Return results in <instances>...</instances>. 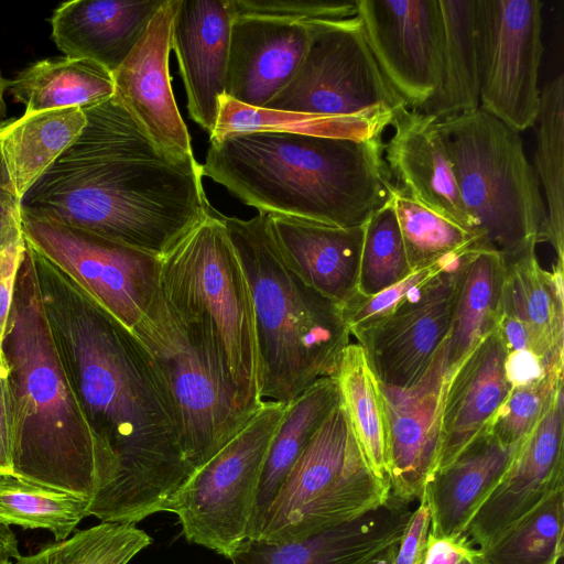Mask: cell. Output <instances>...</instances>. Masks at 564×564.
Returning <instances> with one entry per match:
<instances>
[{
	"instance_id": "1",
	"label": "cell",
	"mask_w": 564,
	"mask_h": 564,
	"mask_svg": "<svg viewBox=\"0 0 564 564\" xmlns=\"http://www.w3.org/2000/svg\"><path fill=\"white\" fill-rule=\"evenodd\" d=\"M35 263L65 368L99 441L89 516L135 524L170 512L194 470L150 358L131 329L39 253Z\"/></svg>"
},
{
	"instance_id": "2",
	"label": "cell",
	"mask_w": 564,
	"mask_h": 564,
	"mask_svg": "<svg viewBox=\"0 0 564 564\" xmlns=\"http://www.w3.org/2000/svg\"><path fill=\"white\" fill-rule=\"evenodd\" d=\"M83 110L80 135L21 210L161 257L210 205L203 165L158 148L116 95Z\"/></svg>"
},
{
	"instance_id": "3",
	"label": "cell",
	"mask_w": 564,
	"mask_h": 564,
	"mask_svg": "<svg viewBox=\"0 0 564 564\" xmlns=\"http://www.w3.org/2000/svg\"><path fill=\"white\" fill-rule=\"evenodd\" d=\"M202 165L259 213L340 228L362 225L397 188L383 137L230 133L209 141Z\"/></svg>"
},
{
	"instance_id": "4",
	"label": "cell",
	"mask_w": 564,
	"mask_h": 564,
	"mask_svg": "<svg viewBox=\"0 0 564 564\" xmlns=\"http://www.w3.org/2000/svg\"><path fill=\"white\" fill-rule=\"evenodd\" d=\"M1 348L17 413L13 475L91 501L99 441L65 368L28 242Z\"/></svg>"
},
{
	"instance_id": "5",
	"label": "cell",
	"mask_w": 564,
	"mask_h": 564,
	"mask_svg": "<svg viewBox=\"0 0 564 564\" xmlns=\"http://www.w3.org/2000/svg\"><path fill=\"white\" fill-rule=\"evenodd\" d=\"M221 220L251 294L261 398L288 404L317 380L336 376L351 343L343 307L290 267L268 215L243 220L221 214Z\"/></svg>"
},
{
	"instance_id": "6",
	"label": "cell",
	"mask_w": 564,
	"mask_h": 564,
	"mask_svg": "<svg viewBox=\"0 0 564 564\" xmlns=\"http://www.w3.org/2000/svg\"><path fill=\"white\" fill-rule=\"evenodd\" d=\"M131 332L163 383L184 457L195 473L260 406L240 393L210 326L174 308L160 284Z\"/></svg>"
},
{
	"instance_id": "7",
	"label": "cell",
	"mask_w": 564,
	"mask_h": 564,
	"mask_svg": "<svg viewBox=\"0 0 564 564\" xmlns=\"http://www.w3.org/2000/svg\"><path fill=\"white\" fill-rule=\"evenodd\" d=\"M476 250L505 262L544 242L546 207L520 132L480 108L438 120Z\"/></svg>"
},
{
	"instance_id": "8",
	"label": "cell",
	"mask_w": 564,
	"mask_h": 564,
	"mask_svg": "<svg viewBox=\"0 0 564 564\" xmlns=\"http://www.w3.org/2000/svg\"><path fill=\"white\" fill-rule=\"evenodd\" d=\"M159 284L174 308L210 326L237 388L259 408L263 400L251 294L221 214L212 205L160 257Z\"/></svg>"
},
{
	"instance_id": "9",
	"label": "cell",
	"mask_w": 564,
	"mask_h": 564,
	"mask_svg": "<svg viewBox=\"0 0 564 564\" xmlns=\"http://www.w3.org/2000/svg\"><path fill=\"white\" fill-rule=\"evenodd\" d=\"M389 497V481L370 470L339 401L293 465L253 540L305 539L357 519Z\"/></svg>"
},
{
	"instance_id": "10",
	"label": "cell",
	"mask_w": 564,
	"mask_h": 564,
	"mask_svg": "<svg viewBox=\"0 0 564 564\" xmlns=\"http://www.w3.org/2000/svg\"><path fill=\"white\" fill-rule=\"evenodd\" d=\"M286 409L264 400L247 425L194 473L170 509L189 543L229 558L249 539L265 459Z\"/></svg>"
},
{
	"instance_id": "11",
	"label": "cell",
	"mask_w": 564,
	"mask_h": 564,
	"mask_svg": "<svg viewBox=\"0 0 564 564\" xmlns=\"http://www.w3.org/2000/svg\"><path fill=\"white\" fill-rule=\"evenodd\" d=\"M311 25L300 67L264 108L349 118L387 130L406 106L380 70L357 15Z\"/></svg>"
},
{
	"instance_id": "12",
	"label": "cell",
	"mask_w": 564,
	"mask_h": 564,
	"mask_svg": "<svg viewBox=\"0 0 564 564\" xmlns=\"http://www.w3.org/2000/svg\"><path fill=\"white\" fill-rule=\"evenodd\" d=\"M26 242L95 303L132 329L159 285L160 257L21 210Z\"/></svg>"
},
{
	"instance_id": "13",
	"label": "cell",
	"mask_w": 564,
	"mask_h": 564,
	"mask_svg": "<svg viewBox=\"0 0 564 564\" xmlns=\"http://www.w3.org/2000/svg\"><path fill=\"white\" fill-rule=\"evenodd\" d=\"M542 9L539 0H476L479 108L518 132L540 107Z\"/></svg>"
},
{
	"instance_id": "14",
	"label": "cell",
	"mask_w": 564,
	"mask_h": 564,
	"mask_svg": "<svg viewBox=\"0 0 564 564\" xmlns=\"http://www.w3.org/2000/svg\"><path fill=\"white\" fill-rule=\"evenodd\" d=\"M458 282V260L399 302L350 332L382 386L405 389L425 373L445 344Z\"/></svg>"
},
{
	"instance_id": "15",
	"label": "cell",
	"mask_w": 564,
	"mask_h": 564,
	"mask_svg": "<svg viewBox=\"0 0 564 564\" xmlns=\"http://www.w3.org/2000/svg\"><path fill=\"white\" fill-rule=\"evenodd\" d=\"M355 4L383 76L406 108L420 109L441 84L438 0H356Z\"/></svg>"
},
{
	"instance_id": "16",
	"label": "cell",
	"mask_w": 564,
	"mask_h": 564,
	"mask_svg": "<svg viewBox=\"0 0 564 564\" xmlns=\"http://www.w3.org/2000/svg\"><path fill=\"white\" fill-rule=\"evenodd\" d=\"M563 437L562 388L467 523L460 536L474 549L484 550L547 497L564 489Z\"/></svg>"
},
{
	"instance_id": "17",
	"label": "cell",
	"mask_w": 564,
	"mask_h": 564,
	"mask_svg": "<svg viewBox=\"0 0 564 564\" xmlns=\"http://www.w3.org/2000/svg\"><path fill=\"white\" fill-rule=\"evenodd\" d=\"M177 0H165L133 50L112 73L115 95L150 140L177 158L194 156L170 75L172 22Z\"/></svg>"
},
{
	"instance_id": "18",
	"label": "cell",
	"mask_w": 564,
	"mask_h": 564,
	"mask_svg": "<svg viewBox=\"0 0 564 564\" xmlns=\"http://www.w3.org/2000/svg\"><path fill=\"white\" fill-rule=\"evenodd\" d=\"M444 347L445 344L412 387L397 389L380 383L388 425L390 495L405 503L422 497L436 469L445 383Z\"/></svg>"
},
{
	"instance_id": "19",
	"label": "cell",
	"mask_w": 564,
	"mask_h": 564,
	"mask_svg": "<svg viewBox=\"0 0 564 564\" xmlns=\"http://www.w3.org/2000/svg\"><path fill=\"white\" fill-rule=\"evenodd\" d=\"M232 14L227 0H177L171 48L183 79L187 111L213 133L225 95Z\"/></svg>"
},
{
	"instance_id": "20",
	"label": "cell",
	"mask_w": 564,
	"mask_h": 564,
	"mask_svg": "<svg viewBox=\"0 0 564 564\" xmlns=\"http://www.w3.org/2000/svg\"><path fill=\"white\" fill-rule=\"evenodd\" d=\"M437 122L419 109H400L384 142V160L399 188L474 235Z\"/></svg>"
},
{
	"instance_id": "21",
	"label": "cell",
	"mask_w": 564,
	"mask_h": 564,
	"mask_svg": "<svg viewBox=\"0 0 564 564\" xmlns=\"http://www.w3.org/2000/svg\"><path fill=\"white\" fill-rule=\"evenodd\" d=\"M412 510L390 495L379 508L305 539L282 543L248 539L228 560L231 564H372L400 542Z\"/></svg>"
},
{
	"instance_id": "22",
	"label": "cell",
	"mask_w": 564,
	"mask_h": 564,
	"mask_svg": "<svg viewBox=\"0 0 564 564\" xmlns=\"http://www.w3.org/2000/svg\"><path fill=\"white\" fill-rule=\"evenodd\" d=\"M311 37V22L235 17L225 95L240 104L264 108L296 73Z\"/></svg>"
},
{
	"instance_id": "23",
	"label": "cell",
	"mask_w": 564,
	"mask_h": 564,
	"mask_svg": "<svg viewBox=\"0 0 564 564\" xmlns=\"http://www.w3.org/2000/svg\"><path fill=\"white\" fill-rule=\"evenodd\" d=\"M498 328L445 375L436 470L451 464L485 432L512 389ZM434 471V473H435Z\"/></svg>"
},
{
	"instance_id": "24",
	"label": "cell",
	"mask_w": 564,
	"mask_h": 564,
	"mask_svg": "<svg viewBox=\"0 0 564 564\" xmlns=\"http://www.w3.org/2000/svg\"><path fill=\"white\" fill-rule=\"evenodd\" d=\"M165 0H74L61 3L50 22L65 56L98 63L111 74L139 42Z\"/></svg>"
},
{
	"instance_id": "25",
	"label": "cell",
	"mask_w": 564,
	"mask_h": 564,
	"mask_svg": "<svg viewBox=\"0 0 564 564\" xmlns=\"http://www.w3.org/2000/svg\"><path fill=\"white\" fill-rule=\"evenodd\" d=\"M285 260L311 288L344 307L357 294L364 225L333 227L269 216Z\"/></svg>"
},
{
	"instance_id": "26",
	"label": "cell",
	"mask_w": 564,
	"mask_h": 564,
	"mask_svg": "<svg viewBox=\"0 0 564 564\" xmlns=\"http://www.w3.org/2000/svg\"><path fill=\"white\" fill-rule=\"evenodd\" d=\"M521 443L507 445L485 431L431 476L423 491L431 512V535L455 539L463 534Z\"/></svg>"
},
{
	"instance_id": "27",
	"label": "cell",
	"mask_w": 564,
	"mask_h": 564,
	"mask_svg": "<svg viewBox=\"0 0 564 564\" xmlns=\"http://www.w3.org/2000/svg\"><path fill=\"white\" fill-rule=\"evenodd\" d=\"M505 264L501 313L523 324L534 352L550 370L563 372V268L543 269L535 249Z\"/></svg>"
},
{
	"instance_id": "28",
	"label": "cell",
	"mask_w": 564,
	"mask_h": 564,
	"mask_svg": "<svg viewBox=\"0 0 564 564\" xmlns=\"http://www.w3.org/2000/svg\"><path fill=\"white\" fill-rule=\"evenodd\" d=\"M506 264L492 251L471 250L458 259V282L451 327L445 340V375L499 324Z\"/></svg>"
},
{
	"instance_id": "29",
	"label": "cell",
	"mask_w": 564,
	"mask_h": 564,
	"mask_svg": "<svg viewBox=\"0 0 564 564\" xmlns=\"http://www.w3.org/2000/svg\"><path fill=\"white\" fill-rule=\"evenodd\" d=\"M86 126L80 108L23 113L0 128L1 153L20 199L77 140Z\"/></svg>"
},
{
	"instance_id": "30",
	"label": "cell",
	"mask_w": 564,
	"mask_h": 564,
	"mask_svg": "<svg viewBox=\"0 0 564 564\" xmlns=\"http://www.w3.org/2000/svg\"><path fill=\"white\" fill-rule=\"evenodd\" d=\"M7 90L24 113L87 109L115 95L112 74L96 62L67 56L37 61L8 80Z\"/></svg>"
},
{
	"instance_id": "31",
	"label": "cell",
	"mask_w": 564,
	"mask_h": 564,
	"mask_svg": "<svg viewBox=\"0 0 564 564\" xmlns=\"http://www.w3.org/2000/svg\"><path fill=\"white\" fill-rule=\"evenodd\" d=\"M442 73L436 94L419 110L443 120L479 108L476 0H438Z\"/></svg>"
},
{
	"instance_id": "32",
	"label": "cell",
	"mask_w": 564,
	"mask_h": 564,
	"mask_svg": "<svg viewBox=\"0 0 564 564\" xmlns=\"http://www.w3.org/2000/svg\"><path fill=\"white\" fill-rule=\"evenodd\" d=\"M339 401L336 378L328 377L317 380L288 403L263 467L249 539L256 538L268 509L293 465Z\"/></svg>"
},
{
	"instance_id": "33",
	"label": "cell",
	"mask_w": 564,
	"mask_h": 564,
	"mask_svg": "<svg viewBox=\"0 0 564 564\" xmlns=\"http://www.w3.org/2000/svg\"><path fill=\"white\" fill-rule=\"evenodd\" d=\"M335 378L340 404L370 470L389 481L388 425L381 384L358 343H350L344 350Z\"/></svg>"
},
{
	"instance_id": "34",
	"label": "cell",
	"mask_w": 564,
	"mask_h": 564,
	"mask_svg": "<svg viewBox=\"0 0 564 564\" xmlns=\"http://www.w3.org/2000/svg\"><path fill=\"white\" fill-rule=\"evenodd\" d=\"M534 171L546 199L544 242L556 256L553 265L564 260V76L558 74L541 89L534 122Z\"/></svg>"
},
{
	"instance_id": "35",
	"label": "cell",
	"mask_w": 564,
	"mask_h": 564,
	"mask_svg": "<svg viewBox=\"0 0 564 564\" xmlns=\"http://www.w3.org/2000/svg\"><path fill=\"white\" fill-rule=\"evenodd\" d=\"M90 499L33 482L15 475H0V523L51 532L67 539L89 516Z\"/></svg>"
},
{
	"instance_id": "36",
	"label": "cell",
	"mask_w": 564,
	"mask_h": 564,
	"mask_svg": "<svg viewBox=\"0 0 564 564\" xmlns=\"http://www.w3.org/2000/svg\"><path fill=\"white\" fill-rule=\"evenodd\" d=\"M260 131L366 140L383 137L386 130L349 118L257 108L224 95L219 101L218 118L209 141L230 133Z\"/></svg>"
},
{
	"instance_id": "37",
	"label": "cell",
	"mask_w": 564,
	"mask_h": 564,
	"mask_svg": "<svg viewBox=\"0 0 564 564\" xmlns=\"http://www.w3.org/2000/svg\"><path fill=\"white\" fill-rule=\"evenodd\" d=\"M564 489L552 494L479 551V564H558L563 554Z\"/></svg>"
},
{
	"instance_id": "38",
	"label": "cell",
	"mask_w": 564,
	"mask_h": 564,
	"mask_svg": "<svg viewBox=\"0 0 564 564\" xmlns=\"http://www.w3.org/2000/svg\"><path fill=\"white\" fill-rule=\"evenodd\" d=\"M392 200L412 272L441 262H453L476 250L474 235L421 205L398 186Z\"/></svg>"
},
{
	"instance_id": "39",
	"label": "cell",
	"mask_w": 564,
	"mask_h": 564,
	"mask_svg": "<svg viewBox=\"0 0 564 564\" xmlns=\"http://www.w3.org/2000/svg\"><path fill=\"white\" fill-rule=\"evenodd\" d=\"M151 542L135 524L100 522L19 555L12 564H129Z\"/></svg>"
},
{
	"instance_id": "40",
	"label": "cell",
	"mask_w": 564,
	"mask_h": 564,
	"mask_svg": "<svg viewBox=\"0 0 564 564\" xmlns=\"http://www.w3.org/2000/svg\"><path fill=\"white\" fill-rule=\"evenodd\" d=\"M411 273L391 198L365 221L358 294L376 295Z\"/></svg>"
},
{
	"instance_id": "41",
	"label": "cell",
	"mask_w": 564,
	"mask_h": 564,
	"mask_svg": "<svg viewBox=\"0 0 564 564\" xmlns=\"http://www.w3.org/2000/svg\"><path fill=\"white\" fill-rule=\"evenodd\" d=\"M562 388L563 372H550L536 382L513 387L486 431L503 444L521 443Z\"/></svg>"
},
{
	"instance_id": "42",
	"label": "cell",
	"mask_w": 564,
	"mask_h": 564,
	"mask_svg": "<svg viewBox=\"0 0 564 564\" xmlns=\"http://www.w3.org/2000/svg\"><path fill=\"white\" fill-rule=\"evenodd\" d=\"M232 17L258 18L285 23L336 21L356 17L355 1L227 0Z\"/></svg>"
},
{
	"instance_id": "43",
	"label": "cell",
	"mask_w": 564,
	"mask_h": 564,
	"mask_svg": "<svg viewBox=\"0 0 564 564\" xmlns=\"http://www.w3.org/2000/svg\"><path fill=\"white\" fill-rule=\"evenodd\" d=\"M455 261L441 262L413 271L402 281L376 295L364 297L357 294L343 307V314L349 330L351 332L383 315L413 291L449 268Z\"/></svg>"
},
{
	"instance_id": "44",
	"label": "cell",
	"mask_w": 564,
	"mask_h": 564,
	"mask_svg": "<svg viewBox=\"0 0 564 564\" xmlns=\"http://www.w3.org/2000/svg\"><path fill=\"white\" fill-rule=\"evenodd\" d=\"M17 413L10 368L0 348V475H13Z\"/></svg>"
},
{
	"instance_id": "45",
	"label": "cell",
	"mask_w": 564,
	"mask_h": 564,
	"mask_svg": "<svg viewBox=\"0 0 564 564\" xmlns=\"http://www.w3.org/2000/svg\"><path fill=\"white\" fill-rule=\"evenodd\" d=\"M417 501L397 545L393 564H423L431 530V512L423 495Z\"/></svg>"
},
{
	"instance_id": "46",
	"label": "cell",
	"mask_w": 564,
	"mask_h": 564,
	"mask_svg": "<svg viewBox=\"0 0 564 564\" xmlns=\"http://www.w3.org/2000/svg\"><path fill=\"white\" fill-rule=\"evenodd\" d=\"M24 240L21 199L8 173L0 149V251Z\"/></svg>"
},
{
	"instance_id": "47",
	"label": "cell",
	"mask_w": 564,
	"mask_h": 564,
	"mask_svg": "<svg viewBox=\"0 0 564 564\" xmlns=\"http://www.w3.org/2000/svg\"><path fill=\"white\" fill-rule=\"evenodd\" d=\"M26 247L24 240L0 251V348L6 334L19 269Z\"/></svg>"
},
{
	"instance_id": "48",
	"label": "cell",
	"mask_w": 564,
	"mask_h": 564,
	"mask_svg": "<svg viewBox=\"0 0 564 564\" xmlns=\"http://www.w3.org/2000/svg\"><path fill=\"white\" fill-rule=\"evenodd\" d=\"M479 551L463 536L437 538L429 535L423 564H479Z\"/></svg>"
},
{
	"instance_id": "49",
	"label": "cell",
	"mask_w": 564,
	"mask_h": 564,
	"mask_svg": "<svg viewBox=\"0 0 564 564\" xmlns=\"http://www.w3.org/2000/svg\"><path fill=\"white\" fill-rule=\"evenodd\" d=\"M550 372L562 371L550 370L533 351L519 350L507 352L506 373L512 388L536 382Z\"/></svg>"
},
{
	"instance_id": "50",
	"label": "cell",
	"mask_w": 564,
	"mask_h": 564,
	"mask_svg": "<svg viewBox=\"0 0 564 564\" xmlns=\"http://www.w3.org/2000/svg\"><path fill=\"white\" fill-rule=\"evenodd\" d=\"M8 88V80L2 76L0 72V128L7 122V105L4 100V94Z\"/></svg>"
},
{
	"instance_id": "51",
	"label": "cell",
	"mask_w": 564,
	"mask_h": 564,
	"mask_svg": "<svg viewBox=\"0 0 564 564\" xmlns=\"http://www.w3.org/2000/svg\"><path fill=\"white\" fill-rule=\"evenodd\" d=\"M397 545L389 549L383 555L378 557L372 564H393Z\"/></svg>"
},
{
	"instance_id": "52",
	"label": "cell",
	"mask_w": 564,
	"mask_h": 564,
	"mask_svg": "<svg viewBox=\"0 0 564 564\" xmlns=\"http://www.w3.org/2000/svg\"><path fill=\"white\" fill-rule=\"evenodd\" d=\"M0 564H12V561H0Z\"/></svg>"
}]
</instances>
